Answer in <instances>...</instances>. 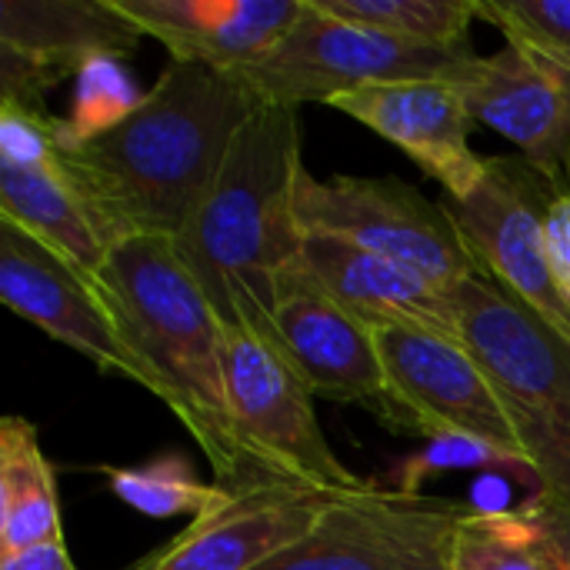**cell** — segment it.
Here are the masks:
<instances>
[{
    "mask_svg": "<svg viewBox=\"0 0 570 570\" xmlns=\"http://www.w3.org/2000/svg\"><path fill=\"white\" fill-rule=\"evenodd\" d=\"M0 217L57 250L90 281L110 254L87 197L63 164V150L30 164L0 157Z\"/></svg>",
    "mask_w": 570,
    "mask_h": 570,
    "instance_id": "obj_19",
    "label": "cell"
},
{
    "mask_svg": "<svg viewBox=\"0 0 570 570\" xmlns=\"http://www.w3.org/2000/svg\"><path fill=\"white\" fill-rule=\"evenodd\" d=\"M94 284L120 337L147 367L150 394L180 417L220 484L264 481L234 438L224 384V321L177 257L174 237L117 244Z\"/></svg>",
    "mask_w": 570,
    "mask_h": 570,
    "instance_id": "obj_2",
    "label": "cell"
},
{
    "mask_svg": "<svg viewBox=\"0 0 570 570\" xmlns=\"http://www.w3.org/2000/svg\"><path fill=\"white\" fill-rule=\"evenodd\" d=\"M301 170L297 110L257 104L177 230V257L224 324H234L244 311L271 314L277 284L301 247L294 224Z\"/></svg>",
    "mask_w": 570,
    "mask_h": 570,
    "instance_id": "obj_3",
    "label": "cell"
},
{
    "mask_svg": "<svg viewBox=\"0 0 570 570\" xmlns=\"http://www.w3.org/2000/svg\"><path fill=\"white\" fill-rule=\"evenodd\" d=\"M0 301L107 374L150 391V374L117 331L97 284L57 250L0 217Z\"/></svg>",
    "mask_w": 570,
    "mask_h": 570,
    "instance_id": "obj_11",
    "label": "cell"
},
{
    "mask_svg": "<svg viewBox=\"0 0 570 570\" xmlns=\"http://www.w3.org/2000/svg\"><path fill=\"white\" fill-rule=\"evenodd\" d=\"M478 53L471 47H434L384 30L341 20L304 0L297 23L254 63L237 67L234 77L274 107L334 104L371 83L411 77H461Z\"/></svg>",
    "mask_w": 570,
    "mask_h": 570,
    "instance_id": "obj_6",
    "label": "cell"
},
{
    "mask_svg": "<svg viewBox=\"0 0 570 570\" xmlns=\"http://www.w3.org/2000/svg\"><path fill=\"white\" fill-rule=\"evenodd\" d=\"M271 324L317 397L367 407L391 424L394 404L374 327L291 271L277 284Z\"/></svg>",
    "mask_w": 570,
    "mask_h": 570,
    "instance_id": "obj_17",
    "label": "cell"
},
{
    "mask_svg": "<svg viewBox=\"0 0 570 570\" xmlns=\"http://www.w3.org/2000/svg\"><path fill=\"white\" fill-rule=\"evenodd\" d=\"M331 17L354 20L391 37L434 43V47H471L468 27L478 17V0H311Z\"/></svg>",
    "mask_w": 570,
    "mask_h": 570,
    "instance_id": "obj_21",
    "label": "cell"
},
{
    "mask_svg": "<svg viewBox=\"0 0 570 570\" xmlns=\"http://www.w3.org/2000/svg\"><path fill=\"white\" fill-rule=\"evenodd\" d=\"M0 570H73L70 554L60 544H43V548H30L23 554L13 558H0Z\"/></svg>",
    "mask_w": 570,
    "mask_h": 570,
    "instance_id": "obj_28",
    "label": "cell"
},
{
    "mask_svg": "<svg viewBox=\"0 0 570 570\" xmlns=\"http://www.w3.org/2000/svg\"><path fill=\"white\" fill-rule=\"evenodd\" d=\"M558 194L524 157H488V174L464 200L441 197L488 281L508 291L570 344V307L548 267L544 220Z\"/></svg>",
    "mask_w": 570,
    "mask_h": 570,
    "instance_id": "obj_10",
    "label": "cell"
},
{
    "mask_svg": "<svg viewBox=\"0 0 570 570\" xmlns=\"http://www.w3.org/2000/svg\"><path fill=\"white\" fill-rule=\"evenodd\" d=\"M524 511L538 521V528L544 531L551 551H554V561L558 570H570V511L561 508L558 501L544 498V494H534Z\"/></svg>",
    "mask_w": 570,
    "mask_h": 570,
    "instance_id": "obj_27",
    "label": "cell"
},
{
    "mask_svg": "<svg viewBox=\"0 0 570 570\" xmlns=\"http://www.w3.org/2000/svg\"><path fill=\"white\" fill-rule=\"evenodd\" d=\"M110 491L134 511L147 518H177L190 514L194 521L224 504L230 488L224 484H204L194 478L190 464L177 454L157 458L144 468H124L107 471Z\"/></svg>",
    "mask_w": 570,
    "mask_h": 570,
    "instance_id": "obj_24",
    "label": "cell"
},
{
    "mask_svg": "<svg viewBox=\"0 0 570 570\" xmlns=\"http://www.w3.org/2000/svg\"><path fill=\"white\" fill-rule=\"evenodd\" d=\"M287 271L324 291L367 327H414L464 344L458 287H448L411 264L371 254L347 240L304 234Z\"/></svg>",
    "mask_w": 570,
    "mask_h": 570,
    "instance_id": "obj_16",
    "label": "cell"
},
{
    "mask_svg": "<svg viewBox=\"0 0 570 570\" xmlns=\"http://www.w3.org/2000/svg\"><path fill=\"white\" fill-rule=\"evenodd\" d=\"M331 501L334 494L281 478L230 488L224 504L134 570H257L297 544Z\"/></svg>",
    "mask_w": 570,
    "mask_h": 570,
    "instance_id": "obj_14",
    "label": "cell"
},
{
    "mask_svg": "<svg viewBox=\"0 0 570 570\" xmlns=\"http://www.w3.org/2000/svg\"><path fill=\"white\" fill-rule=\"evenodd\" d=\"M468 514L458 501L371 484L334 498L297 544L257 570H454Z\"/></svg>",
    "mask_w": 570,
    "mask_h": 570,
    "instance_id": "obj_9",
    "label": "cell"
},
{
    "mask_svg": "<svg viewBox=\"0 0 570 570\" xmlns=\"http://www.w3.org/2000/svg\"><path fill=\"white\" fill-rule=\"evenodd\" d=\"M147 94H140L137 80L124 67L120 57H94L73 77L70 110L60 127L63 150H77L110 130H117Z\"/></svg>",
    "mask_w": 570,
    "mask_h": 570,
    "instance_id": "obj_23",
    "label": "cell"
},
{
    "mask_svg": "<svg viewBox=\"0 0 570 570\" xmlns=\"http://www.w3.org/2000/svg\"><path fill=\"white\" fill-rule=\"evenodd\" d=\"M478 124L521 147L554 187L570 190V67L528 43L508 40L454 77Z\"/></svg>",
    "mask_w": 570,
    "mask_h": 570,
    "instance_id": "obj_13",
    "label": "cell"
},
{
    "mask_svg": "<svg viewBox=\"0 0 570 570\" xmlns=\"http://www.w3.org/2000/svg\"><path fill=\"white\" fill-rule=\"evenodd\" d=\"M177 63L224 73L264 57L301 17L304 0H110Z\"/></svg>",
    "mask_w": 570,
    "mask_h": 570,
    "instance_id": "obj_18",
    "label": "cell"
},
{
    "mask_svg": "<svg viewBox=\"0 0 570 570\" xmlns=\"http://www.w3.org/2000/svg\"><path fill=\"white\" fill-rule=\"evenodd\" d=\"M224 384L234 438L257 478L294 481L334 498L371 488L331 451L314 411L317 394L291 361L267 311H244L224 324Z\"/></svg>",
    "mask_w": 570,
    "mask_h": 570,
    "instance_id": "obj_5",
    "label": "cell"
},
{
    "mask_svg": "<svg viewBox=\"0 0 570 570\" xmlns=\"http://www.w3.org/2000/svg\"><path fill=\"white\" fill-rule=\"evenodd\" d=\"M478 17L570 67V0H478Z\"/></svg>",
    "mask_w": 570,
    "mask_h": 570,
    "instance_id": "obj_25",
    "label": "cell"
},
{
    "mask_svg": "<svg viewBox=\"0 0 570 570\" xmlns=\"http://www.w3.org/2000/svg\"><path fill=\"white\" fill-rule=\"evenodd\" d=\"M257 104L234 73L170 60L117 130L63 150L107 247L177 237Z\"/></svg>",
    "mask_w": 570,
    "mask_h": 570,
    "instance_id": "obj_1",
    "label": "cell"
},
{
    "mask_svg": "<svg viewBox=\"0 0 570 570\" xmlns=\"http://www.w3.org/2000/svg\"><path fill=\"white\" fill-rule=\"evenodd\" d=\"M331 107L401 147L451 200L474 194L488 174V157L471 150V127L478 120L448 77L371 83L337 97Z\"/></svg>",
    "mask_w": 570,
    "mask_h": 570,
    "instance_id": "obj_15",
    "label": "cell"
},
{
    "mask_svg": "<svg viewBox=\"0 0 570 570\" xmlns=\"http://www.w3.org/2000/svg\"><path fill=\"white\" fill-rule=\"evenodd\" d=\"M57 478L23 417L0 421V558L60 544Z\"/></svg>",
    "mask_w": 570,
    "mask_h": 570,
    "instance_id": "obj_20",
    "label": "cell"
},
{
    "mask_svg": "<svg viewBox=\"0 0 570 570\" xmlns=\"http://www.w3.org/2000/svg\"><path fill=\"white\" fill-rule=\"evenodd\" d=\"M461 337L528 451L534 494L570 511V344L488 277L458 284Z\"/></svg>",
    "mask_w": 570,
    "mask_h": 570,
    "instance_id": "obj_4",
    "label": "cell"
},
{
    "mask_svg": "<svg viewBox=\"0 0 570 570\" xmlns=\"http://www.w3.org/2000/svg\"><path fill=\"white\" fill-rule=\"evenodd\" d=\"M294 224L304 234L347 240L371 254L411 264L434 281L458 287L488 277L464 234L441 200H428L397 177H327L307 167L294 187Z\"/></svg>",
    "mask_w": 570,
    "mask_h": 570,
    "instance_id": "obj_7",
    "label": "cell"
},
{
    "mask_svg": "<svg viewBox=\"0 0 570 570\" xmlns=\"http://www.w3.org/2000/svg\"><path fill=\"white\" fill-rule=\"evenodd\" d=\"M140 30L110 0H3L0 100L47 110V94L94 57H127Z\"/></svg>",
    "mask_w": 570,
    "mask_h": 570,
    "instance_id": "obj_12",
    "label": "cell"
},
{
    "mask_svg": "<svg viewBox=\"0 0 570 570\" xmlns=\"http://www.w3.org/2000/svg\"><path fill=\"white\" fill-rule=\"evenodd\" d=\"M394 404L391 428L468 444L531 478L514 421L468 344L414 327H374Z\"/></svg>",
    "mask_w": 570,
    "mask_h": 570,
    "instance_id": "obj_8",
    "label": "cell"
},
{
    "mask_svg": "<svg viewBox=\"0 0 570 570\" xmlns=\"http://www.w3.org/2000/svg\"><path fill=\"white\" fill-rule=\"evenodd\" d=\"M544 240H548V267H551L554 287L570 307V190L558 194L554 204L548 207Z\"/></svg>",
    "mask_w": 570,
    "mask_h": 570,
    "instance_id": "obj_26",
    "label": "cell"
},
{
    "mask_svg": "<svg viewBox=\"0 0 570 570\" xmlns=\"http://www.w3.org/2000/svg\"><path fill=\"white\" fill-rule=\"evenodd\" d=\"M454 570H558V561L524 508L471 511L458 531Z\"/></svg>",
    "mask_w": 570,
    "mask_h": 570,
    "instance_id": "obj_22",
    "label": "cell"
}]
</instances>
